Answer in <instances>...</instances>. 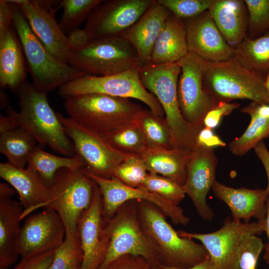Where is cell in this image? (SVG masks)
<instances>
[{"mask_svg": "<svg viewBox=\"0 0 269 269\" xmlns=\"http://www.w3.org/2000/svg\"><path fill=\"white\" fill-rule=\"evenodd\" d=\"M20 110L9 106L6 116L14 127L25 129L41 146H47L64 156L75 155L72 141L65 133L57 113L50 106L47 93L25 81L17 91Z\"/></svg>", "mask_w": 269, "mask_h": 269, "instance_id": "6da1fadb", "label": "cell"}, {"mask_svg": "<svg viewBox=\"0 0 269 269\" xmlns=\"http://www.w3.org/2000/svg\"><path fill=\"white\" fill-rule=\"evenodd\" d=\"M181 69L177 62L139 67L143 87L161 105L172 135V148L192 150L199 132L183 118L177 98V83Z\"/></svg>", "mask_w": 269, "mask_h": 269, "instance_id": "7a4b0ae2", "label": "cell"}, {"mask_svg": "<svg viewBox=\"0 0 269 269\" xmlns=\"http://www.w3.org/2000/svg\"><path fill=\"white\" fill-rule=\"evenodd\" d=\"M136 205L142 229L158 248V265L187 268L202 262L209 256L201 244L180 236L156 206L144 200H136Z\"/></svg>", "mask_w": 269, "mask_h": 269, "instance_id": "3957f363", "label": "cell"}, {"mask_svg": "<svg viewBox=\"0 0 269 269\" xmlns=\"http://www.w3.org/2000/svg\"><path fill=\"white\" fill-rule=\"evenodd\" d=\"M105 257L99 269L125 255L144 258L151 264H160V255L154 242L143 231L137 210L136 200L122 205L106 222L102 232Z\"/></svg>", "mask_w": 269, "mask_h": 269, "instance_id": "277c9868", "label": "cell"}, {"mask_svg": "<svg viewBox=\"0 0 269 269\" xmlns=\"http://www.w3.org/2000/svg\"><path fill=\"white\" fill-rule=\"evenodd\" d=\"M7 0L11 7L12 24L25 56L32 83L37 89L47 93L85 75L53 56L33 32L18 6Z\"/></svg>", "mask_w": 269, "mask_h": 269, "instance_id": "5b68a950", "label": "cell"}, {"mask_svg": "<svg viewBox=\"0 0 269 269\" xmlns=\"http://www.w3.org/2000/svg\"><path fill=\"white\" fill-rule=\"evenodd\" d=\"M64 107L68 117L102 134L135 122L143 109L131 99L97 93L67 98Z\"/></svg>", "mask_w": 269, "mask_h": 269, "instance_id": "8992f818", "label": "cell"}, {"mask_svg": "<svg viewBox=\"0 0 269 269\" xmlns=\"http://www.w3.org/2000/svg\"><path fill=\"white\" fill-rule=\"evenodd\" d=\"M265 78L233 57L220 62L207 61L203 83L205 89L218 102L249 99L269 105Z\"/></svg>", "mask_w": 269, "mask_h": 269, "instance_id": "52a82bcc", "label": "cell"}, {"mask_svg": "<svg viewBox=\"0 0 269 269\" xmlns=\"http://www.w3.org/2000/svg\"><path fill=\"white\" fill-rule=\"evenodd\" d=\"M69 64L85 75L106 76L139 67L134 46L121 35L91 39L82 49L73 51Z\"/></svg>", "mask_w": 269, "mask_h": 269, "instance_id": "ba28073f", "label": "cell"}, {"mask_svg": "<svg viewBox=\"0 0 269 269\" xmlns=\"http://www.w3.org/2000/svg\"><path fill=\"white\" fill-rule=\"evenodd\" d=\"M95 186L83 168H62L56 173L49 198L41 208L55 211L65 226L66 235L77 236L79 221L92 203Z\"/></svg>", "mask_w": 269, "mask_h": 269, "instance_id": "9c48e42d", "label": "cell"}, {"mask_svg": "<svg viewBox=\"0 0 269 269\" xmlns=\"http://www.w3.org/2000/svg\"><path fill=\"white\" fill-rule=\"evenodd\" d=\"M58 93L65 99L92 93L134 99L145 104L155 115L163 117L164 114L156 97L142 84L139 67L106 76L83 75L62 85Z\"/></svg>", "mask_w": 269, "mask_h": 269, "instance_id": "30bf717a", "label": "cell"}, {"mask_svg": "<svg viewBox=\"0 0 269 269\" xmlns=\"http://www.w3.org/2000/svg\"><path fill=\"white\" fill-rule=\"evenodd\" d=\"M67 135L73 142L75 154L85 164L84 170L96 176L111 178L117 167L133 154L114 148L103 134L78 124L69 117L56 113Z\"/></svg>", "mask_w": 269, "mask_h": 269, "instance_id": "8fae6325", "label": "cell"}, {"mask_svg": "<svg viewBox=\"0 0 269 269\" xmlns=\"http://www.w3.org/2000/svg\"><path fill=\"white\" fill-rule=\"evenodd\" d=\"M207 61L188 52L177 63L181 72L177 83V98L184 119L200 131L206 114L218 102L204 88L203 83Z\"/></svg>", "mask_w": 269, "mask_h": 269, "instance_id": "7c38bea8", "label": "cell"}, {"mask_svg": "<svg viewBox=\"0 0 269 269\" xmlns=\"http://www.w3.org/2000/svg\"><path fill=\"white\" fill-rule=\"evenodd\" d=\"M266 219L244 222L228 217L219 230L210 233L177 231L180 236L200 241L207 251L216 269H234L237 253L243 239L265 232Z\"/></svg>", "mask_w": 269, "mask_h": 269, "instance_id": "4fadbf2b", "label": "cell"}, {"mask_svg": "<svg viewBox=\"0 0 269 269\" xmlns=\"http://www.w3.org/2000/svg\"><path fill=\"white\" fill-rule=\"evenodd\" d=\"M85 172L96 183L101 191L103 216L106 222L114 216L122 205L133 200H144L153 204L176 225L186 226L189 222V218L180 206L148 191L143 186L132 187L114 176L111 178H105Z\"/></svg>", "mask_w": 269, "mask_h": 269, "instance_id": "5bb4252c", "label": "cell"}, {"mask_svg": "<svg viewBox=\"0 0 269 269\" xmlns=\"http://www.w3.org/2000/svg\"><path fill=\"white\" fill-rule=\"evenodd\" d=\"M154 2L155 0H103L93 10L84 29L91 39L120 35Z\"/></svg>", "mask_w": 269, "mask_h": 269, "instance_id": "9a60e30c", "label": "cell"}, {"mask_svg": "<svg viewBox=\"0 0 269 269\" xmlns=\"http://www.w3.org/2000/svg\"><path fill=\"white\" fill-rule=\"evenodd\" d=\"M19 8L32 30L47 50L60 61L69 64L72 50L67 35L55 18L54 1L11 0Z\"/></svg>", "mask_w": 269, "mask_h": 269, "instance_id": "2e32d148", "label": "cell"}, {"mask_svg": "<svg viewBox=\"0 0 269 269\" xmlns=\"http://www.w3.org/2000/svg\"><path fill=\"white\" fill-rule=\"evenodd\" d=\"M65 235V226L57 213L45 208L25 220L17 242V253L23 258L55 251Z\"/></svg>", "mask_w": 269, "mask_h": 269, "instance_id": "e0dca14e", "label": "cell"}, {"mask_svg": "<svg viewBox=\"0 0 269 269\" xmlns=\"http://www.w3.org/2000/svg\"><path fill=\"white\" fill-rule=\"evenodd\" d=\"M217 164L214 148L195 145L191 150L187 179L183 186L199 216L209 221L214 213L207 204V196L216 180Z\"/></svg>", "mask_w": 269, "mask_h": 269, "instance_id": "ac0fdd59", "label": "cell"}, {"mask_svg": "<svg viewBox=\"0 0 269 269\" xmlns=\"http://www.w3.org/2000/svg\"><path fill=\"white\" fill-rule=\"evenodd\" d=\"M182 20L188 52L208 62H220L233 57V49L223 37L208 10Z\"/></svg>", "mask_w": 269, "mask_h": 269, "instance_id": "d6986e66", "label": "cell"}, {"mask_svg": "<svg viewBox=\"0 0 269 269\" xmlns=\"http://www.w3.org/2000/svg\"><path fill=\"white\" fill-rule=\"evenodd\" d=\"M103 198L96 183L92 203L82 214L77 233L83 253L79 269H99L105 257L102 232L106 223L103 216Z\"/></svg>", "mask_w": 269, "mask_h": 269, "instance_id": "ffe728a7", "label": "cell"}, {"mask_svg": "<svg viewBox=\"0 0 269 269\" xmlns=\"http://www.w3.org/2000/svg\"><path fill=\"white\" fill-rule=\"evenodd\" d=\"M0 176L18 194L23 209L21 220L41 208L49 198L50 187L46 186L37 172L28 166L19 168L7 162L0 163Z\"/></svg>", "mask_w": 269, "mask_h": 269, "instance_id": "44dd1931", "label": "cell"}, {"mask_svg": "<svg viewBox=\"0 0 269 269\" xmlns=\"http://www.w3.org/2000/svg\"><path fill=\"white\" fill-rule=\"evenodd\" d=\"M212 189L216 197L228 206L233 220L248 223L252 218L258 221L266 219L269 195L266 189L234 188L215 180Z\"/></svg>", "mask_w": 269, "mask_h": 269, "instance_id": "7402d4cb", "label": "cell"}, {"mask_svg": "<svg viewBox=\"0 0 269 269\" xmlns=\"http://www.w3.org/2000/svg\"><path fill=\"white\" fill-rule=\"evenodd\" d=\"M169 14L168 10L155 0L144 14L120 35L135 49L139 67L149 63L155 42Z\"/></svg>", "mask_w": 269, "mask_h": 269, "instance_id": "603a6c76", "label": "cell"}, {"mask_svg": "<svg viewBox=\"0 0 269 269\" xmlns=\"http://www.w3.org/2000/svg\"><path fill=\"white\" fill-rule=\"evenodd\" d=\"M208 10L223 37L233 49L247 37L249 14L244 0H214Z\"/></svg>", "mask_w": 269, "mask_h": 269, "instance_id": "cb8c5ba5", "label": "cell"}, {"mask_svg": "<svg viewBox=\"0 0 269 269\" xmlns=\"http://www.w3.org/2000/svg\"><path fill=\"white\" fill-rule=\"evenodd\" d=\"M143 160L148 172L170 178L182 186L187 177L191 151L181 148L146 147L138 154Z\"/></svg>", "mask_w": 269, "mask_h": 269, "instance_id": "d4e9b609", "label": "cell"}, {"mask_svg": "<svg viewBox=\"0 0 269 269\" xmlns=\"http://www.w3.org/2000/svg\"><path fill=\"white\" fill-rule=\"evenodd\" d=\"M23 210L20 202L0 197V269H7L19 256L17 245Z\"/></svg>", "mask_w": 269, "mask_h": 269, "instance_id": "484cf974", "label": "cell"}, {"mask_svg": "<svg viewBox=\"0 0 269 269\" xmlns=\"http://www.w3.org/2000/svg\"><path fill=\"white\" fill-rule=\"evenodd\" d=\"M188 52L183 21L170 12L155 42L149 63L160 65L177 62Z\"/></svg>", "mask_w": 269, "mask_h": 269, "instance_id": "4316f807", "label": "cell"}, {"mask_svg": "<svg viewBox=\"0 0 269 269\" xmlns=\"http://www.w3.org/2000/svg\"><path fill=\"white\" fill-rule=\"evenodd\" d=\"M21 48L18 37L11 27L0 33V85L15 93L26 81Z\"/></svg>", "mask_w": 269, "mask_h": 269, "instance_id": "83f0119b", "label": "cell"}, {"mask_svg": "<svg viewBox=\"0 0 269 269\" xmlns=\"http://www.w3.org/2000/svg\"><path fill=\"white\" fill-rule=\"evenodd\" d=\"M241 111L250 116L251 121L244 134L229 144L230 151L236 156L244 155L269 136V104L251 101Z\"/></svg>", "mask_w": 269, "mask_h": 269, "instance_id": "f1b7e54d", "label": "cell"}, {"mask_svg": "<svg viewBox=\"0 0 269 269\" xmlns=\"http://www.w3.org/2000/svg\"><path fill=\"white\" fill-rule=\"evenodd\" d=\"M27 165L37 172L43 183L49 187L53 185L59 170H79L85 167L84 161L76 154L73 157L56 155L38 146L30 154Z\"/></svg>", "mask_w": 269, "mask_h": 269, "instance_id": "f546056e", "label": "cell"}, {"mask_svg": "<svg viewBox=\"0 0 269 269\" xmlns=\"http://www.w3.org/2000/svg\"><path fill=\"white\" fill-rule=\"evenodd\" d=\"M37 141L28 131L16 128L0 134V151L10 164L25 168Z\"/></svg>", "mask_w": 269, "mask_h": 269, "instance_id": "4dcf8cb0", "label": "cell"}, {"mask_svg": "<svg viewBox=\"0 0 269 269\" xmlns=\"http://www.w3.org/2000/svg\"><path fill=\"white\" fill-rule=\"evenodd\" d=\"M233 57L248 68L266 76L269 72V32L255 38L246 37L233 49Z\"/></svg>", "mask_w": 269, "mask_h": 269, "instance_id": "1f68e13d", "label": "cell"}, {"mask_svg": "<svg viewBox=\"0 0 269 269\" xmlns=\"http://www.w3.org/2000/svg\"><path fill=\"white\" fill-rule=\"evenodd\" d=\"M135 122L143 134L147 148H172L171 133L165 118L143 108Z\"/></svg>", "mask_w": 269, "mask_h": 269, "instance_id": "d6a6232c", "label": "cell"}, {"mask_svg": "<svg viewBox=\"0 0 269 269\" xmlns=\"http://www.w3.org/2000/svg\"><path fill=\"white\" fill-rule=\"evenodd\" d=\"M103 134L114 148L124 153L139 154L147 147L143 134L135 122Z\"/></svg>", "mask_w": 269, "mask_h": 269, "instance_id": "836d02e7", "label": "cell"}, {"mask_svg": "<svg viewBox=\"0 0 269 269\" xmlns=\"http://www.w3.org/2000/svg\"><path fill=\"white\" fill-rule=\"evenodd\" d=\"M103 0H63L60 1L58 8L62 7L63 12L59 25L63 32L67 35L71 31L79 28L86 21L93 10Z\"/></svg>", "mask_w": 269, "mask_h": 269, "instance_id": "e575fe53", "label": "cell"}, {"mask_svg": "<svg viewBox=\"0 0 269 269\" xmlns=\"http://www.w3.org/2000/svg\"><path fill=\"white\" fill-rule=\"evenodd\" d=\"M83 259L78 235H65L62 244L55 251L48 269H74L80 267Z\"/></svg>", "mask_w": 269, "mask_h": 269, "instance_id": "d590c367", "label": "cell"}, {"mask_svg": "<svg viewBox=\"0 0 269 269\" xmlns=\"http://www.w3.org/2000/svg\"><path fill=\"white\" fill-rule=\"evenodd\" d=\"M249 14L248 36L255 38L269 32V0H245Z\"/></svg>", "mask_w": 269, "mask_h": 269, "instance_id": "8d00e7d4", "label": "cell"}, {"mask_svg": "<svg viewBox=\"0 0 269 269\" xmlns=\"http://www.w3.org/2000/svg\"><path fill=\"white\" fill-rule=\"evenodd\" d=\"M148 172L140 156L131 155L116 169L114 176L126 185L132 187L143 186Z\"/></svg>", "mask_w": 269, "mask_h": 269, "instance_id": "74e56055", "label": "cell"}, {"mask_svg": "<svg viewBox=\"0 0 269 269\" xmlns=\"http://www.w3.org/2000/svg\"><path fill=\"white\" fill-rule=\"evenodd\" d=\"M143 186L177 205L186 195L183 187L173 180L150 172L148 173Z\"/></svg>", "mask_w": 269, "mask_h": 269, "instance_id": "f35d334b", "label": "cell"}, {"mask_svg": "<svg viewBox=\"0 0 269 269\" xmlns=\"http://www.w3.org/2000/svg\"><path fill=\"white\" fill-rule=\"evenodd\" d=\"M214 0H156L181 20L195 17L208 10Z\"/></svg>", "mask_w": 269, "mask_h": 269, "instance_id": "ab89813d", "label": "cell"}, {"mask_svg": "<svg viewBox=\"0 0 269 269\" xmlns=\"http://www.w3.org/2000/svg\"><path fill=\"white\" fill-rule=\"evenodd\" d=\"M265 245L256 235H250L242 241L234 269H256L259 256Z\"/></svg>", "mask_w": 269, "mask_h": 269, "instance_id": "60d3db41", "label": "cell"}, {"mask_svg": "<svg viewBox=\"0 0 269 269\" xmlns=\"http://www.w3.org/2000/svg\"><path fill=\"white\" fill-rule=\"evenodd\" d=\"M239 105L237 103L219 102L216 106L210 110L205 115L203 121L204 127L212 130L217 128L222 118L230 114Z\"/></svg>", "mask_w": 269, "mask_h": 269, "instance_id": "b9f144b4", "label": "cell"}, {"mask_svg": "<svg viewBox=\"0 0 269 269\" xmlns=\"http://www.w3.org/2000/svg\"><path fill=\"white\" fill-rule=\"evenodd\" d=\"M151 266L144 258L129 254L115 260L105 269H151Z\"/></svg>", "mask_w": 269, "mask_h": 269, "instance_id": "7bdbcfd3", "label": "cell"}, {"mask_svg": "<svg viewBox=\"0 0 269 269\" xmlns=\"http://www.w3.org/2000/svg\"><path fill=\"white\" fill-rule=\"evenodd\" d=\"M55 251L23 257L14 269H48L53 261Z\"/></svg>", "mask_w": 269, "mask_h": 269, "instance_id": "ee69618b", "label": "cell"}, {"mask_svg": "<svg viewBox=\"0 0 269 269\" xmlns=\"http://www.w3.org/2000/svg\"><path fill=\"white\" fill-rule=\"evenodd\" d=\"M195 145L213 148L217 146H225L226 143L212 129L204 127L197 135Z\"/></svg>", "mask_w": 269, "mask_h": 269, "instance_id": "f6af8a7d", "label": "cell"}, {"mask_svg": "<svg viewBox=\"0 0 269 269\" xmlns=\"http://www.w3.org/2000/svg\"><path fill=\"white\" fill-rule=\"evenodd\" d=\"M67 36L72 51L82 49L91 40L87 31L84 28L75 29L69 32Z\"/></svg>", "mask_w": 269, "mask_h": 269, "instance_id": "bcb514c9", "label": "cell"}, {"mask_svg": "<svg viewBox=\"0 0 269 269\" xmlns=\"http://www.w3.org/2000/svg\"><path fill=\"white\" fill-rule=\"evenodd\" d=\"M12 10L7 0H0V33L7 30L11 26Z\"/></svg>", "mask_w": 269, "mask_h": 269, "instance_id": "7dc6e473", "label": "cell"}, {"mask_svg": "<svg viewBox=\"0 0 269 269\" xmlns=\"http://www.w3.org/2000/svg\"><path fill=\"white\" fill-rule=\"evenodd\" d=\"M254 149L265 168L268 179V184L266 189L269 192V151L263 140L258 143Z\"/></svg>", "mask_w": 269, "mask_h": 269, "instance_id": "c3c4849f", "label": "cell"}, {"mask_svg": "<svg viewBox=\"0 0 269 269\" xmlns=\"http://www.w3.org/2000/svg\"><path fill=\"white\" fill-rule=\"evenodd\" d=\"M161 269H216V267L209 256L202 262L187 268H177L166 266L162 265H157Z\"/></svg>", "mask_w": 269, "mask_h": 269, "instance_id": "681fc988", "label": "cell"}, {"mask_svg": "<svg viewBox=\"0 0 269 269\" xmlns=\"http://www.w3.org/2000/svg\"><path fill=\"white\" fill-rule=\"evenodd\" d=\"M267 216H266V225L265 232L266 233L268 238V243L265 245V254L263 259L266 263L269 265V195L268 197L267 202Z\"/></svg>", "mask_w": 269, "mask_h": 269, "instance_id": "f907efd6", "label": "cell"}, {"mask_svg": "<svg viewBox=\"0 0 269 269\" xmlns=\"http://www.w3.org/2000/svg\"><path fill=\"white\" fill-rule=\"evenodd\" d=\"M16 192L15 190L8 183H0V197L10 198Z\"/></svg>", "mask_w": 269, "mask_h": 269, "instance_id": "816d5d0a", "label": "cell"}, {"mask_svg": "<svg viewBox=\"0 0 269 269\" xmlns=\"http://www.w3.org/2000/svg\"><path fill=\"white\" fill-rule=\"evenodd\" d=\"M15 128L10 120L7 117L0 116V134Z\"/></svg>", "mask_w": 269, "mask_h": 269, "instance_id": "f5cc1de1", "label": "cell"}, {"mask_svg": "<svg viewBox=\"0 0 269 269\" xmlns=\"http://www.w3.org/2000/svg\"><path fill=\"white\" fill-rule=\"evenodd\" d=\"M0 108L1 109H4L6 107H8V104H9V99L6 94L1 90H0Z\"/></svg>", "mask_w": 269, "mask_h": 269, "instance_id": "db71d44e", "label": "cell"}, {"mask_svg": "<svg viewBox=\"0 0 269 269\" xmlns=\"http://www.w3.org/2000/svg\"><path fill=\"white\" fill-rule=\"evenodd\" d=\"M265 87L269 97V72L267 74L265 78Z\"/></svg>", "mask_w": 269, "mask_h": 269, "instance_id": "11a10c76", "label": "cell"}, {"mask_svg": "<svg viewBox=\"0 0 269 269\" xmlns=\"http://www.w3.org/2000/svg\"><path fill=\"white\" fill-rule=\"evenodd\" d=\"M151 269H161L157 265L151 264Z\"/></svg>", "mask_w": 269, "mask_h": 269, "instance_id": "9f6ffc18", "label": "cell"}, {"mask_svg": "<svg viewBox=\"0 0 269 269\" xmlns=\"http://www.w3.org/2000/svg\"><path fill=\"white\" fill-rule=\"evenodd\" d=\"M79 268H80V267H77V268H75L74 269H79Z\"/></svg>", "mask_w": 269, "mask_h": 269, "instance_id": "6f0895ef", "label": "cell"}]
</instances>
